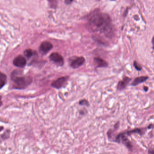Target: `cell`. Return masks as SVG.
<instances>
[{"label": "cell", "instance_id": "cell-16", "mask_svg": "<svg viewBox=\"0 0 154 154\" xmlns=\"http://www.w3.org/2000/svg\"><path fill=\"white\" fill-rule=\"evenodd\" d=\"M79 104L80 105H82V106H86L87 107H89L90 106V104H89L88 100H85V99L80 100V101H79Z\"/></svg>", "mask_w": 154, "mask_h": 154}, {"label": "cell", "instance_id": "cell-19", "mask_svg": "<svg viewBox=\"0 0 154 154\" xmlns=\"http://www.w3.org/2000/svg\"><path fill=\"white\" fill-rule=\"evenodd\" d=\"M148 154H154V149H151L148 150Z\"/></svg>", "mask_w": 154, "mask_h": 154}, {"label": "cell", "instance_id": "cell-11", "mask_svg": "<svg viewBox=\"0 0 154 154\" xmlns=\"http://www.w3.org/2000/svg\"><path fill=\"white\" fill-rule=\"evenodd\" d=\"M148 78L149 77L147 76H141L135 78L133 82H132V84H131V86H137L138 85H139L140 84L142 83L145 82Z\"/></svg>", "mask_w": 154, "mask_h": 154}, {"label": "cell", "instance_id": "cell-12", "mask_svg": "<svg viewBox=\"0 0 154 154\" xmlns=\"http://www.w3.org/2000/svg\"><path fill=\"white\" fill-rule=\"evenodd\" d=\"M144 129L136 128V129H133L132 130L127 131V132H124V133L126 136H130L131 135L134 133H137L138 134H140V135H142L143 134V132H144Z\"/></svg>", "mask_w": 154, "mask_h": 154}, {"label": "cell", "instance_id": "cell-2", "mask_svg": "<svg viewBox=\"0 0 154 154\" xmlns=\"http://www.w3.org/2000/svg\"><path fill=\"white\" fill-rule=\"evenodd\" d=\"M11 78L15 83V88L22 89L25 88L31 82V78L27 76H22L20 71L15 70L12 73Z\"/></svg>", "mask_w": 154, "mask_h": 154}, {"label": "cell", "instance_id": "cell-5", "mask_svg": "<svg viewBox=\"0 0 154 154\" xmlns=\"http://www.w3.org/2000/svg\"><path fill=\"white\" fill-rule=\"evenodd\" d=\"M50 60L58 64V65H63L64 64V59L61 54L58 52H53L49 56Z\"/></svg>", "mask_w": 154, "mask_h": 154}, {"label": "cell", "instance_id": "cell-13", "mask_svg": "<svg viewBox=\"0 0 154 154\" xmlns=\"http://www.w3.org/2000/svg\"><path fill=\"white\" fill-rule=\"evenodd\" d=\"M7 82V76L2 73L0 72V89L3 87Z\"/></svg>", "mask_w": 154, "mask_h": 154}, {"label": "cell", "instance_id": "cell-1", "mask_svg": "<svg viewBox=\"0 0 154 154\" xmlns=\"http://www.w3.org/2000/svg\"><path fill=\"white\" fill-rule=\"evenodd\" d=\"M88 20L89 26L93 31L104 33L108 36L112 35L113 25L110 15L107 13L94 11L89 15Z\"/></svg>", "mask_w": 154, "mask_h": 154}, {"label": "cell", "instance_id": "cell-4", "mask_svg": "<svg viewBox=\"0 0 154 154\" xmlns=\"http://www.w3.org/2000/svg\"><path fill=\"white\" fill-rule=\"evenodd\" d=\"M85 58L83 56H75L74 58H72L70 62V65L72 68L76 69L82 66L85 63Z\"/></svg>", "mask_w": 154, "mask_h": 154}, {"label": "cell", "instance_id": "cell-20", "mask_svg": "<svg viewBox=\"0 0 154 154\" xmlns=\"http://www.w3.org/2000/svg\"><path fill=\"white\" fill-rule=\"evenodd\" d=\"M143 89H144V91H145V92H147V91H148V87H147V86H144V88H143Z\"/></svg>", "mask_w": 154, "mask_h": 154}, {"label": "cell", "instance_id": "cell-18", "mask_svg": "<svg viewBox=\"0 0 154 154\" xmlns=\"http://www.w3.org/2000/svg\"><path fill=\"white\" fill-rule=\"evenodd\" d=\"M73 1H71V0H66L65 1H64L65 3L66 4V5H70L73 2Z\"/></svg>", "mask_w": 154, "mask_h": 154}, {"label": "cell", "instance_id": "cell-17", "mask_svg": "<svg viewBox=\"0 0 154 154\" xmlns=\"http://www.w3.org/2000/svg\"><path fill=\"white\" fill-rule=\"evenodd\" d=\"M134 66L137 71H141L142 69V67L140 65L139 63H138L137 61H134L133 63Z\"/></svg>", "mask_w": 154, "mask_h": 154}, {"label": "cell", "instance_id": "cell-23", "mask_svg": "<svg viewBox=\"0 0 154 154\" xmlns=\"http://www.w3.org/2000/svg\"><path fill=\"white\" fill-rule=\"evenodd\" d=\"M4 127H0V132L3 130Z\"/></svg>", "mask_w": 154, "mask_h": 154}, {"label": "cell", "instance_id": "cell-3", "mask_svg": "<svg viewBox=\"0 0 154 154\" xmlns=\"http://www.w3.org/2000/svg\"><path fill=\"white\" fill-rule=\"evenodd\" d=\"M116 141L118 143L121 142L129 150H131L132 149V145L131 142L128 140L124 132L121 133L117 135V137H116Z\"/></svg>", "mask_w": 154, "mask_h": 154}, {"label": "cell", "instance_id": "cell-14", "mask_svg": "<svg viewBox=\"0 0 154 154\" xmlns=\"http://www.w3.org/2000/svg\"><path fill=\"white\" fill-rule=\"evenodd\" d=\"M34 54V52L31 49H26L24 51V55L28 58H31Z\"/></svg>", "mask_w": 154, "mask_h": 154}, {"label": "cell", "instance_id": "cell-8", "mask_svg": "<svg viewBox=\"0 0 154 154\" xmlns=\"http://www.w3.org/2000/svg\"><path fill=\"white\" fill-rule=\"evenodd\" d=\"M26 61L25 58L21 55L17 56L13 60V64L15 66L19 67H23L26 65Z\"/></svg>", "mask_w": 154, "mask_h": 154}, {"label": "cell", "instance_id": "cell-9", "mask_svg": "<svg viewBox=\"0 0 154 154\" xmlns=\"http://www.w3.org/2000/svg\"><path fill=\"white\" fill-rule=\"evenodd\" d=\"M131 78L129 77L125 76L123 78V80H120L118 83L117 86V90L121 91L125 89L126 86H127L129 83L131 81Z\"/></svg>", "mask_w": 154, "mask_h": 154}, {"label": "cell", "instance_id": "cell-10", "mask_svg": "<svg viewBox=\"0 0 154 154\" xmlns=\"http://www.w3.org/2000/svg\"><path fill=\"white\" fill-rule=\"evenodd\" d=\"M94 63H96L97 67L106 68L108 66V62L101 58H98V57L94 58Z\"/></svg>", "mask_w": 154, "mask_h": 154}, {"label": "cell", "instance_id": "cell-15", "mask_svg": "<svg viewBox=\"0 0 154 154\" xmlns=\"http://www.w3.org/2000/svg\"><path fill=\"white\" fill-rule=\"evenodd\" d=\"M10 131L9 130H7L4 132L3 134L1 135V138L4 140L8 139L10 137Z\"/></svg>", "mask_w": 154, "mask_h": 154}, {"label": "cell", "instance_id": "cell-21", "mask_svg": "<svg viewBox=\"0 0 154 154\" xmlns=\"http://www.w3.org/2000/svg\"><path fill=\"white\" fill-rule=\"evenodd\" d=\"M148 129H152V128H153V124H150V125L148 126Z\"/></svg>", "mask_w": 154, "mask_h": 154}, {"label": "cell", "instance_id": "cell-22", "mask_svg": "<svg viewBox=\"0 0 154 154\" xmlns=\"http://www.w3.org/2000/svg\"><path fill=\"white\" fill-rule=\"evenodd\" d=\"M2 104V100H1V97H0V107L1 106Z\"/></svg>", "mask_w": 154, "mask_h": 154}, {"label": "cell", "instance_id": "cell-7", "mask_svg": "<svg viewBox=\"0 0 154 154\" xmlns=\"http://www.w3.org/2000/svg\"><path fill=\"white\" fill-rule=\"evenodd\" d=\"M53 48V45L51 42L48 41L42 42L39 47V50L42 53L46 54L48 52Z\"/></svg>", "mask_w": 154, "mask_h": 154}, {"label": "cell", "instance_id": "cell-6", "mask_svg": "<svg viewBox=\"0 0 154 154\" xmlns=\"http://www.w3.org/2000/svg\"><path fill=\"white\" fill-rule=\"evenodd\" d=\"M69 78V77L68 76L60 77L53 82L51 86L52 87L56 89H60L63 87V86Z\"/></svg>", "mask_w": 154, "mask_h": 154}]
</instances>
